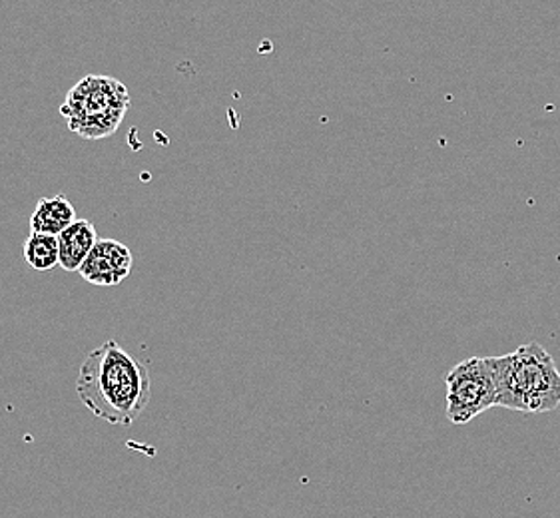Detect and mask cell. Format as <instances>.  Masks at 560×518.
Listing matches in <instances>:
<instances>
[{
  "label": "cell",
  "mask_w": 560,
  "mask_h": 518,
  "mask_svg": "<svg viewBox=\"0 0 560 518\" xmlns=\"http://www.w3.org/2000/svg\"><path fill=\"white\" fill-rule=\"evenodd\" d=\"M497 407L521 413H549L560 405V372L549 351L525 343L513 353L489 357Z\"/></svg>",
  "instance_id": "obj_2"
},
{
  "label": "cell",
  "mask_w": 560,
  "mask_h": 518,
  "mask_svg": "<svg viewBox=\"0 0 560 518\" xmlns=\"http://www.w3.org/2000/svg\"><path fill=\"white\" fill-rule=\"evenodd\" d=\"M491 407H497V384L489 357H469L447 375V419L467 425Z\"/></svg>",
  "instance_id": "obj_4"
},
{
  "label": "cell",
  "mask_w": 560,
  "mask_h": 518,
  "mask_svg": "<svg viewBox=\"0 0 560 518\" xmlns=\"http://www.w3.org/2000/svg\"><path fill=\"white\" fill-rule=\"evenodd\" d=\"M96 242L98 236H96L94 224L89 220H77L58 236L60 268L67 271H79L84 259L89 258L90 251L96 246Z\"/></svg>",
  "instance_id": "obj_7"
},
{
  "label": "cell",
  "mask_w": 560,
  "mask_h": 518,
  "mask_svg": "<svg viewBox=\"0 0 560 518\" xmlns=\"http://www.w3.org/2000/svg\"><path fill=\"white\" fill-rule=\"evenodd\" d=\"M77 393L92 415L113 425H132L152 399L147 367L114 339L90 351L82 363Z\"/></svg>",
  "instance_id": "obj_1"
},
{
  "label": "cell",
  "mask_w": 560,
  "mask_h": 518,
  "mask_svg": "<svg viewBox=\"0 0 560 518\" xmlns=\"http://www.w3.org/2000/svg\"><path fill=\"white\" fill-rule=\"evenodd\" d=\"M132 251L122 242L116 239H98L96 246L92 248L89 258L80 266L79 273L82 280L92 283V285H102L110 287L122 283L130 271H132Z\"/></svg>",
  "instance_id": "obj_5"
},
{
  "label": "cell",
  "mask_w": 560,
  "mask_h": 518,
  "mask_svg": "<svg viewBox=\"0 0 560 518\" xmlns=\"http://www.w3.org/2000/svg\"><path fill=\"white\" fill-rule=\"evenodd\" d=\"M77 210L68 202L65 193H57L52 198H40L33 215H31V232L48 234V236H60L67 227L77 222Z\"/></svg>",
  "instance_id": "obj_6"
},
{
  "label": "cell",
  "mask_w": 560,
  "mask_h": 518,
  "mask_svg": "<svg viewBox=\"0 0 560 518\" xmlns=\"http://www.w3.org/2000/svg\"><path fill=\"white\" fill-rule=\"evenodd\" d=\"M24 259L33 270L48 271L60 266V244L58 236L31 232L24 242Z\"/></svg>",
  "instance_id": "obj_8"
},
{
  "label": "cell",
  "mask_w": 560,
  "mask_h": 518,
  "mask_svg": "<svg viewBox=\"0 0 560 518\" xmlns=\"http://www.w3.org/2000/svg\"><path fill=\"white\" fill-rule=\"evenodd\" d=\"M130 108V94L120 80L89 74L77 82L60 106L70 132L86 140L113 136Z\"/></svg>",
  "instance_id": "obj_3"
}]
</instances>
